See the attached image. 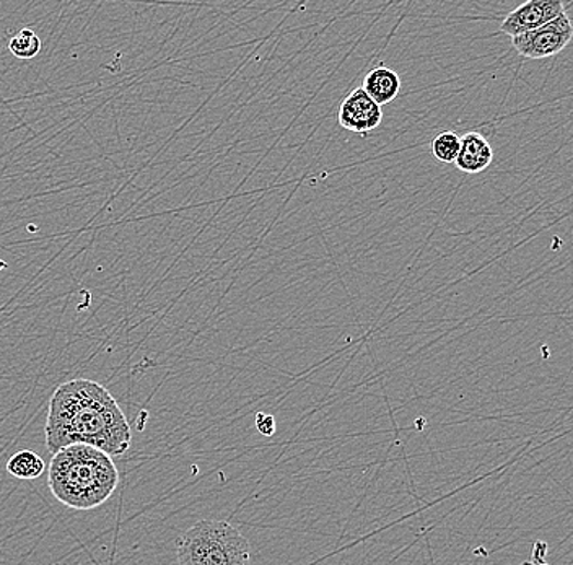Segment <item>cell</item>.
<instances>
[{
	"label": "cell",
	"mask_w": 573,
	"mask_h": 565,
	"mask_svg": "<svg viewBox=\"0 0 573 565\" xmlns=\"http://www.w3.org/2000/svg\"><path fill=\"white\" fill-rule=\"evenodd\" d=\"M46 447L52 455L71 445H90L109 457H121L131 447L128 417L113 395L86 378L62 384L49 401Z\"/></svg>",
	"instance_id": "cell-1"
},
{
	"label": "cell",
	"mask_w": 573,
	"mask_h": 565,
	"mask_svg": "<svg viewBox=\"0 0 573 565\" xmlns=\"http://www.w3.org/2000/svg\"><path fill=\"white\" fill-rule=\"evenodd\" d=\"M49 491L73 510H93L115 494L119 471L105 451L90 445H71L52 455Z\"/></svg>",
	"instance_id": "cell-2"
},
{
	"label": "cell",
	"mask_w": 573,
	"mask_h": 565,
	"mask_svg": "<svg viewBox=\"0 0 573 565\" xmlns=\"http://www.w3.org/2000/svg\"><path fill=\"white\" fill-rule=\"evenodd\" d=\"M178 565H249L252 544L229 521L202 520L176 540Z\"/></svg>",
	"instance_id": "cell-3"
},
{
	"label": "cell",
	"mask_w": 573,
	"mask_h": 565,
	"mask_svg": "<svg viewBox=\"0 0 573 565\" xmlns=\"http://www.w3.org/2000/svg\"><path fill=\"white\" fill-rule=\"evenodd\" d=\"M573 39V23L568 13L533 32L512 38V46L519 56L528 59H546L564 51Z\"/></svg>",
	"instance_id": "cell-4"
},
{
	"label": "cell",
	"mask_w": 573,
	"mask_h": 565,
	"mask_svg": "<svg viewBox=\"0 0 573 565\" xmlns=\"http://www.w3.org/2000/svg\"><path fill=\"white\" fill-rule=\"evenodd\" d=\"M562 13H565V3L561 0H529L505 16L501 30L505 35L515 38L552 22Z\"/></svg>",
	"instance_id": "cell-5"
},
{
	"label": "cell",
	"mask_w": 573,
	"mask_h": 565,
	"mask_svg": "<svg viewBox=\"0 0 573 565\" xmlns=\"http://www.w3.org/2000/svg\"><path fill=\"white\" fill-rule=\"evenodd\" d=\"M338 121L346 131L365 136L382 125L383 109L360 86V89L352 90L341 103Z\"/></svg>",
	"instance_id": "cell-6"
},
{
	"label": "cell",
	"mask_w": 573,
	"mask_h": 565,
	"mask_svg": "<svg viewBox=\"0 0 573 565\" xmlns=\"http://www.w3.org/2000/svg\"><path fill=\"white\" fill-rule=\"evenodd\" d=\"M494 162V151L484 136L479 132H468L461 138V149H459L458 158L455 165L461 172L476 175L482 173Z\"/></svg>",
	"instance_id": "cell-7"
},
{
	"label": "cell",
	"mask_w": 573,
	"mask_h": 565,
	"mask_svg": "<svg viewBox=\"0 0 573 565\" xmlns=\"http://www.w3.org/2000/svg\"><path fill=\"white\" fill-rule=\"evenodd\" d=\"M362 89L376 105H388L401 92V79L393 69L379 66L363 79Z\"/></svg>",
	"instance_id": "cell-8"
},
{
	"label": "cell",
	"mask_w": 573,
	"mask_h": 565,
	"mask_svg": "<svg viewBox=\"0 0 573 565\" xmlns=\"http://www.w3.org/2000/svg\"><path fill=\"white\" fill-rule=\"evenodd\" d=\"M45 461L32 450L16 451L7 461V473L16 480L32 481L45 473Z\"/></svg>",
	"instance_id": "cell-9"
},
{
	"label": "cell",
	"mask_w": 573,
	"mask_h": 565,
	"mask_svg": "<svg viewBox=\"0 0 573 565\" xmlns=\"http://www.w3.org/2000/svg\"><path fill=\"white\" fill-rule=\"evenodd\" d=\"M459 149H461V138L453 131H443L430 142L433 157L442 163H455Z\"/></svg>",
	"instance_id": "cell-10"
},
{
	"label": "cell",
	"mask_w": 573,
	"mask_h": 565,
	"mask_svg": "<svg viewBox=\"0 0 573 565\" xmlns=\"http://www.w3.org/2000/svg\"><path fill=\"white\" fill-rule=\"evenodd\" d=\"M9 49L15 58L32 59L42 51V39L33 30L23 28L10 38Z\"/></svg>",
	"instance_id": "cell-11"
},
{
	"label": "cell",
	"mask_w": 573,
	"mask_h": 565,
	"mask_svg": "<svg viewBox=\"0 0 573 565\" xmlns=\"http://www.w3.org/2000/svg\"><path fill=\"white\" fill-rule=\"evenodd\" d=\"M256 428H258L259 434L265 435V437H272L276 434V419L271 414H262L259 412L256 415Z\"/></svg>",
	"instance_id": "cell-12"
}]
</instances>
